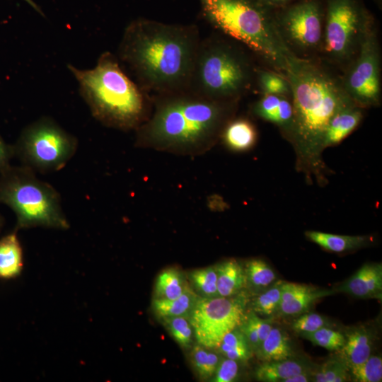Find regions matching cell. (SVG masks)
I'll use <instances>...</instances> for the list:
<instances>
[{"label":"cell","instance_id":"obj_1","mask_svg":"<svg viewBox=\"0 0 382 382\" xmlns=\"http://www.w3.org/2000/svg\"><path fill=\"white\" fill-rule=\"evenodd\" d=\"M201 39L195 25L139 18L125 28L118 57L147 93L185 91Z\"/></svg>","mask_w":382,"mask_h":382},{"label":"cell","instance_id":"obj_2","mask_svg":"<svg viewBox=\"0 0 382 382\" xmlns=\"http://www.w3.org/2000/svg\"><path fill=\"white\" fill-rule=\"evenodd\" d=\"M151 99L149 117L135 130V146L191 156L215 146L238 103L209 98L188 90L152 96Z\"/></svg>","mask_w":382,"mask_h":382},{"label":"cell","instance_id":"obj_3","mask_svg":"<svg viewBox=\"0 0 382 382\" xmlns=\"http://www.w3.org/2000/svg\"><path fill=\"white\" fill-rule=\"evenodd\" d=\"M291 88L294 120L289 137L311 170L322 164L325 134L332 118L355 103L345 91L340 73L319 58L294 57L286 74Z\"/></svg>","mask_w":382,"mask_h":382},{"label":"cell","instance_id":"obj_4","mask_svg":"<svg viewBox=\"0 0 382 382\" xmlns=\"http://www.w3.org/2000/svg\"><path fill=\"white\" fill-rule=\"evenodd\" d=\"M68 69L92 115L103 125L122 131L136 130L149 117L152 99L122 69L117 58L103 52L93 69Z\"/></svg>","mask_w":382,"mask_h":382},{"label":"cell","instance_id":"obj_5","mask_svg":"<svg viewBox=\"0 0 382 382\" xmlns=\"http://www.w3.org/2000/svg\"><path fill=\"white\" fill-rule=\"evenodd\" d=\"M201 14L218 33L241 43L266 67L286 76L295 57L277 27L274 9L262 0H199Z\"/></svg>","mask_w":382,"mask_h":382},{"label":"cell","instance_id":"obj_6","mask_svg":"<svg viewBox=\"0 0 382 382\" xmlns=\"http://www.w3.org/2000/svg\"><path fill=\"white\" fill-rule=\"evenodd\" d=\"M253 54L216 32L201 39L187 90L219 100H239L253 87L257 66Z\"/></svg>","mask_w":382,"mask_h":382},{"label":"cell","instance_id":"obj_7","mask_svg":"<svg viewBox=\"0 0 382 382\" xmlns=\"http://www.w3.org/2000/svg\"><path fill=\"white\" fill-rule=\"evenodd\" d=\"M0 203L15 213L16 231L33 227L69 228L59 192L25 166L8 165L0 170Z\"/></svg>","mask_w":382,"mask_h":382},{"label":"cell","instance_id":"obj_8","mask_svg":"<svg viewBox=\"0 0 382 382\" xmlns=\"http://www.w3.org/2000/svg\"><path fill=\"white\" fill-rule=\"evenodd\" d=\"M323 42L319 59L340 74L355 57L374 18L363 0H323Z\"/></svg>","mask_w":382,"mask_h":382},{"label":"cell","instance_id":"obj_9","mask_svg":"<svg viewBox=\"0 0 382 382\" xmlns=\"http://www.w3.org/2000/svg\"><path fill=\"white\" fill-rule=\"evenodd\" d=\"M77 147L74 135L52 118L44 117L23 129L13 149L22 166L35 172L49 173L64 167Z\"/></svg>","mask_w":382,"mask_h":382},{"label":"cell","instance_id":"obj_10","mask_svg":"<svg viewBox=\"0 0 382 382\" xmlns=\"http://www.w3.org/2000/svg\"><path fill=\"white\" fill-rule=\"evenodd\" d=\"M274 14L279 33L293 55L319 58L324 35L323 0H298L274 9Z\"/></svg>","mask_w":382,"mask_h":382},{"label":"cell","instance_id":"obj_11","mask_svg":"<svg viewBox=\"0 0 382 382\" xmlns=\"http://www.w3.org/2000/svg\"><path fill=\"white\" fill-rule=\"evenodd\" d=\"M381 55L378 26L374 18L364 32L355 57L340 74L345 91L362 108L380 103Z\"/></svg>","mask_w":382,"mask_h":382},{"label":"cell","instance_id":"obj_12","mask_svg":"<svg viewBox=\"0 0 382 382\" xmlns=\"http://www.w3.org/2000/svg\"><path fill=\"white\" fill-rule=\"evenodd\" d=\"M243 297H199L188 315L197 344L216 349L224 336L238 328L245 313Z\"/></svg>","mask_w":382,"mask_h":382},{"label":"cell","instance_id":"obj_13","mask_svg":"<svg viewBox=\"0 0 382 382\" xmlns=\"http://www.w3.org/2000/svg\"><path fill=\"white\" fill-rule=\"evenodd\" d=\"M337 291L359 299H381L382 266L381 263L364 265L347 279Z\"/></svg>","mask_w":382,"mask_h":382},{"label":"cell","instance_id":"obj_14","mask_svg":"<svg viewBox=\"0 0 382 382\" xmlns=\"http://www.w3.org/2000/svg\"><path fill=\"white\" fill-rule=\"evenodd\" d=\"M255 115L277 125L289 136L294 120L291 98L279 95L263 94L253 105Z\"/></svg>","mask_w":382,"mask_h":382},{"label":"cell","instance_id":"obj_15","mask_svg":"<svg viewBox=\"0 0 382 382\" xmlns=\"http://www.w3.org/2000/svg\"><path fill=\"white\" fill-rule=\"evenodd\" d=\"M334 292L332 290H318L304 284L283 282L278 310L286 316H298L306 311L318 299Z\"/></svg>","mask_w":382,"mask_h":382},{"label":"cell","instance_id":"obj_16","mask_svg":"<svg viewBox=\"0 0 382 382\" xmlns=\"http://www.w3.org/2000/svg\"><path fill=\"white\" fill-rule=\"evenodd\" d=\"M345 342L338 351L340 359L349 368L366 360L371 355L373 337L368 329L352 328L345 335Z\"/></svg>","mask_w":382,"mask_h":382},{"label":"cell","instance_id":"obj_17","mask_svg":"<svg viewBox=\"0 0 382 382\" xmlns=\"http://www.w3.org/2000/svg\"><path fill=\"white\" fill-rule=\"evenodd\" d=\"M363 118V108L352 103L339 111L327 128L323 147L335 146L350 134Z\"/></svg>","mask_w":382,"mask_h":382},{"label":"cell","instance_id":"obj_18","mask_svg":"<svg viewBox=\"0 0 382 382\" xmlns=\"http://www.w3.org/2000/svg\"><path fill=\"white\" fill-rule=\"evenodd\" d=\"M254 125L246 118H233L224 127L220 139L224 145L234 151L250 149L257 140Z\"/></svg>","mask_w":382,"mask_h":382},{"label":"cell","instance_id":"obj_19","mask_svg":"<svg viewBox=\"0 0 382 382\" xmlns=\"http://www.w3.org/2000/svg\"><path fill=\"white\" fill-rule=\"evenodd\" d=\"M23 267V249L15 230L0 239V279L16 278Z\"/></svg>","mask_w":382,"mask_h":382},{"label":"cell","instance_id":"obj_20","mask_svg":"<svg viewBox=\"0 0 382 382\" xmlns=\"http://www.w3.org/2000/svg\"><path fill=\"white\" fill-rule=\"evenodd\" d=\"M214 266L216 273L218 296H234L246 286L243 267L236 260H226Z\"/></svg>","mask_w":382,"mask_h":382},{"label":"cell","instance_id":"obj_21","mask_svg":"<svg viewBox=\"0 0 382 382\" xmlns=\"http://www.w3.org/2000/svg\"><path fill=\"white\" fill-rule=\"evenodd\" d=\"M255 354L267 362L290 359L294 352L287 335L280 328L272 327Z\"/></svg>","mask_w":382,"mask_h":382},{"label":"cell","instance_id":"obj_22","mask_svg":"<svg viewBox=\"0 0 382 382\" xmlns=\"http://www.w3.org/2000/svg\"><path fill=\"white\" fill-rule=\"evenodd\" d=\"M305 235L312 242L334 253L357 249L369 242L368 237L362 236L337 235L314 231H306Z\"/></svg>","mask_w":382,"mask_h":382},{"label":"cell","instance_id":"obj_23","mask_svg":"<svg viewBox=\"0 0 382 382\" xmlns=\"http://www.w3.org/2000/svg\"><path fill=\"white\" fill-rule=\"evenodd\" d=\"M198 298V296L188 286L184 292L175 299L154 298L151 307L156 316L161 319L188 316Z\"/></svg>","mask_w":382,"mask_h":382},{"label":"cell","instance_id":"obj_24","mask_svg":"<svg viewBox=\"0 0 382 382\" xmlns=\"http://www.w3.org/2000/svg\"><path fill=\"white\" fill-rule=\"evenodd\" d=\"M307 369L301 361L290 358L276 361H265L257 367L255 376L260 381L283 382L287 378Z\"/></svg>","mask_w":382,"mask_h":382},{"label":"cell","instance_id":"obj_25","mask_svg":"<svg viewBox=\"0 0 382 382\" xmlns=\"http://www.w3.org/2000/svg\"><path fill=\"white\" fill-rule=\"evenodd\" d=\"M189 285L182 272L175 267L161 272L155 282V298L175 299L180 296Z\"/></svg>","mask_w":382,"mask_h":382},{"label":"cell","instance_id":"obj_26","mask_svg":"<svg viewBox=\"0 0 382 382\" xmlns=\"http://www.w3.org/2000/svg\"><path fill=\"white\" fill-rule=\"evenodd\" d=\"M224 357L246 361L253 356V350L238 328L226 333L216 349Z\"/></svg>","mask_w":382,"mask_h":382},{"label":"cell","instance_id":"obj_27","mask_svg":"<svg viewBox=\"0 0 382 382\" xmlns=\"http://www.w3.org/2000/svg\"><path fill=\"white\" fill-rule=\"evenodd\" d=\"M255 82L262 95H279L291 98V88L286 76L267 67H257Z\"/></svg>","mask_w":382,"mask_h":382},{"label":"cell","instance_id":"obj_28","mask_svg":"<svg viewBox=\"0 0 382 382\" xmlns=\"http://www.w3.org/2000/svg\"><path fill=\"white\" fill-rule=\"evenodd\" d=\"M212 350L197 344L190 352L192 365L202 381L212 378L221 359L219 354Z\"/></svg>","mask_w":382,"mask_h":382},{"label":"cell","instance_id":"obj_29","mask_svg":"<svg viewBox=\"0 0 382 382\" xmlns=\"http://www.w3.org/2000/svg\"><path fill=\"white\" fill-rule=\"evenodd\" d=\"M243 269L246 285L248 284L255 289L267 288L277 279L274 270L261 259L248 260Z\"/></svg>","mask_w":382,"mask_h":382},{"label":"cell","instance_id":"obj_30","mask_svg":"<svg viewBox=\"0 0 382 382\" xmlns=\"http://www.w3.org/2000/svg\"><path fill=\"white\" fill-rule=\"evenodd\" d=\"M283 282L279 281L260 293L251 302L252 311L260 315L270 316L278 310Z\"/></svg>","mask_w":382,"mask_h":382},{"label":"cell","instance_id":"obj_31","mask_svg":"<svg viewBox=\"0 0 382 382\" xmlns=\"http://www.w3.org/2000/svg\"><path fill=\"white\" fill-rule=\"evenodd\" d=\"M354 381L380 382L382 380V359L371 355L366 360L348 368Z\"/></svg>","mask_w":382,"mask_h":382},{"label":"cell","instance_id":"obj_32","mask_svg":"<svg viewBox=\"0 0 382 382\" xmlns=\"http://www.w3.org/2000/svg\"><path fill=\"white\" fill-rule=\"evenodd\" d=\"M190 279L202 297L218 296L216 273L214 266L196 269L190 274Z\"/></svg>","mask_w":382,"mask_h":382},{"label":"cell","instance_id":"obj_33","mask_svg":"<svg viewBox=\"0 0 382 382\" xmlns=\"http://www.w3.org/2000/svg\"><path fill=\"white\" fill-rule=\"evenodd\" d=\"M162 320L170 335L180 347L184 349L190 347L194 333L188 316L166 318Z\"/></svg>","mask_w":382,"mask_h":382},{"label":"cell","instance_id":"obj_34","mask_svg":"<svg viewBox=\"0 0 382 382\" xmlns=\"http://www.w3.org/2000/svg\"><path fill=\"white\" fill-rule=\"evenodd\" d=\"M301 335L313 345L330 351H339L345 342L344 334L327 326Z\"/></svg>","mask_w":382,"mask_h":382},{"label":"cell","instance_id":"obj_35","mask_svg":"<svg viewBox=\"0 0 382 382\" xmlns=\"http://www.w3.org/2000/svg\"><path fill=\"white\" fill-rule=\"evenodd\" d=\"M348 367L340 359L323 364L313 374L311 381L316 382H343L349 376Z\"/></svg>","mask_w":382,"mask_h":382},{"label":"cell","instance_id":"obj_36","mask_svg":"<svg viewBox=\"0 0 382 382\" xmlns=\"http://www.w3.org/2000/svg\"><path fill=\"white\" fill-rule=\"evenodd\" d=\"M328 325V321L321 315L308 313L301 315L292 323V329L301 335L313 332Z\"/></svg>","mask_w":382,"mask_h":382},{"label":"cell","instance_id":"obj_37","mask_svg":"<svg viewBox=\"0 0 382 382\" xmlns=\"http://www.w3.org/2000/svg\"><path fill=\"white\" fill-rule=\"evenodd\" d=\"M238 363L237 361L226 357H221L216 370L212 377L214 382H231L238 374Z\"/></svg>","mask_w":382,"mask_h":382},{"label":"cell","instance_id":"obj_38","mask_svg":"<svg viewBox=\"0 0 382 382\" xmlns=\"http://www.w3.org/2000/svg\"><path fill=\"white\" fill-rule=\"evenodd\" d=\"M238 328L244 335L253 352H256L260 344L257 329L249 313L244 315Z\"/></svg>","mask_w":382,"mask_h":382},{"label":"cell","instance_id":"obj_39","mask_svg":"<svg viewBox=\"0 0 382 382\" xmlns=\"http://www.w3.org/2000/svg\"><path fill=\"white\" fill-rule=\"evenodd\" d=\"M248 313L255 325L258 334L260 344L261 345L272 328V321L268 319L260 318L257 313L252 311Z\"/></svg>","mask_w":382,"mask_h":382},{"label":"cell","instance_id":"obj_40","mask_svg":"<svg viewBox=\"0 0 382 382\" xmlns=\"http://www.w3.org/2000/svg\"><path fill=\"white\" fill-rule=\"evenodd\" d=\"M14 156L13 146L8 145L0 135V170L10 165Z\"/></svg>","mask_w":382,"mask_h":382},{"label":"cell","instance_id":"obj_41","mask_svg":"<svg viewBox=\"0 0 382 382\" xmlns=\"http://www.w3.org/2000/svg\"><path fill=\"white\" fill-rule=\"evenodd\" d=\"M310 381H311V376L308 371H305L287 378L283 382H308Z\"/></svg>","mask_w":382,"mask_h":382},{"label":"cell","instance_id":"obj_42","mask_svg":"<svg viewBox=\"0 0 382 382\" xmlns=\"http://www.w3.org/2000/svg\"><path fill=\"white\" fill-rule=\"evenodd\" d=\"M266 5L273 9H277L291 4L298 0H262Z\"/></svg>","mask_w":382,"mask_h":382},{"label":"cell","instance_id":"obj_43","mask_svg":"<svg viewBox=\"0 0 382 382\" xmlns=\"http://www.w3.org/2000/svg\"><path fill=\"white\" fill-rule=\"evenodd\" d=\"M23 1H25L28 5H30L37 12H38L41 15H43V13L41 8L33 0H23Z\"/></svg>","mask_w":382,"mask_h":382},{"label":"cell","instance_id":"obj_44","mask_svg":"<svg viewBox=\"0 0 382 382\" xmlns=\"http://www.w3.org/2000/svg\"><path fill=\"white\" fill-rule=\"evenodd\" d=\"M374 1L378 7L381 8L382 0H374Z\"/></svg>","mask_w":382,"mask_h":382},{"label":"cell","instance_id":"obj_45","mask_svg":"<svg viewBox=\"0 0 382 382\" xmlns=\"http://www.w3.org/2000/svg\"><path fill=\"white\" fill-rule=\"evenodd\" d=\"M2 224H3V219H2V217L0 216V229L2 226Z\"/></svg>","mask_w":382,"mask_h":382}]
</instances>
